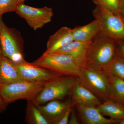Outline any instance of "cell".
<instances>
[{
    "label": "cell",
    "mask_w": 124,
    "mask_h": 124,
    "mask_svg": "<svg viewBox=\"0 0 124 124\" xmlns=\"http://www.w3.org/2000/svg\"><path fill=\"white\" fill-rule=\"evenodd\" d=\"M116 55L115 40L100 31L90 44L85 67L104 71Z\"/></svg>",
    "instance_id": "6da1fadb"
},
{
    "label": "cell",
    "mask_w": 124,
    "mask_h": 124,
    "mask_svg": "<svg viewBox=\"0 0 124 124\" xmlns=\"http://www.w3.org/2000/svg\"><path fill=\"white\" fill-rule=\"evenodd\" d=\"M79 81L78 77L60 75L46 81L40 93L32 101L41 105L54 100H60L71 93L74 85Z\"/></svg>",
    "instance_id": "7a4b0ae2"
},
{
    "label": "cell",
    "mask_w": 124,
    "mask_h": 124,
    "mask_svg": "<svg viewBox=\"0 0 124 124\" xmlns=\"http://www.w3.org/2000/svg\"><path fill=\"white\" fill-rule=\"evenodd\" d=\"M33 64L62 75L78 77L82 67L74 58L58 53H44Z\"/></svg>",
    "instance_id": "3957f363"
},
{
    "label": "cell",
    "mask_w": 124,
    "mask_h": 124,
    "mask_svg": "<svg viewBox=\"0 0 124 124\" xmlns=\"http://www.w3.org/2000/svg\"><path fill=\"white\" fill-rule=\"evenodd\" d=\"M93 15L101 31L115 40L124 41V19L104 5H97Z\"/></svg>",
    "instance_id": "277c9868"
},
{
    "label": "cell",
    "mask_w": 124,
    "mask_h": 124,
    "mask_svg": "<svg viewBox=\"0 0 124 124\" xmlns=\"http://www.w3.org/2000/svg\"><path fill=\"white\" fill-rule=\"evenodd\" d=\"M46 82L22 80L1 84V94L7 104L20 99L32 101L41 91Z\"/></svg>",
    "instance_id": "5b68a950"
},
{
    "label": "cell",
    "mask_w": 124,
    "mask_h": 124,
    "mask_svg": "<svg viewBox=\"0 0 124 124\" xmlns=\"http://www.w3.org/2000/svg\"><path fill=\"white\" fill-rule=\"evenodd\" d=\"M0 46L3 55L14 62L24 60L22 54L23 41L19 31L9 28L0 16Z\"/></svg>",
    "instance_id": "8992f818"
},
{
    "label": "cell",
    "mask_w": 124,
    "mask_h": 124,
    "mask_svg": "<svg viewBox=\"0 0 124 124\" xmlns=\"http://www.w3.org/2000/svg\"><path fill=\"white\" fill-rule=\"evenodd\" d=\"M78 77L80 82L101 101L110 99V80L106 72L82 67Z\"/></svg>",
    "instance_id": "52a82bcc"
},
{
    "label": "cell",
    "mask_w": 124,
    "mask_h": 124,
    "mask_svg": "<svg viewBox=\"0 0 124 124\" xmlns=\"http://www.w3.org/2000/svg\"><path fill=\"white\" fill-rule=\"evenodd\" d=\"M15 12L25 19L34 31L41 28L50 22L53 16L51 8L46 6L35 8L24 4L23 2L18 5Z\"/></svg>",
    "instance_id": "ba28073f"
},
{
    "label": "cell",
    "mask_w": 124,
    "mask_h": 124,
    "mask_svg": "<svg viewBox=\"0 0 124 124\" xmlns=\"http://www.w3.org/2000/svg\"><path fill=\"white\" fill-rule=\"evenodd\" d=\"M19 73L25 80L34 82H46L58 76L62 75L23 60L14 62Z\"/></svg>",
    "instance_id": "9c48e42d"
},
{
    "label": "cell",
    "mask_w": 124,
    "mask_h": 124,
    "mask_svg": "<svg viewBox=\"0 0 124 124\" xmlns=\"http://www.w3.org/2000/svg\"><path fill=\"white\" fill-rule=\"evenodd\" d=\"M72 102L69 99L64 102L53 100L44 106L36 105L49 124H54L62 117Z\"/></svg>",
    "instance_id": "30bf717a"
},
{
    "label": "cell",
    "mask_w": 124,
    "mask_h": 124,
    "mask_svg": "<svg viewBox=\"0 0 124 124\" xmlns=\"http://www.w3.org/2000/svg\"><path fill=\"white\" fill-rule=\"evenodd\" d=\"M71 93L75 105L97 107L102 103L101 101L79 80L73 85Z\"/></svg>",
    "instance_id": "8fae6325"
},
{
    "label": "cell",
    "mask_w": 124,
    "mask_h": 124,
    "mask_svg": "<svg viewBox=\"0 0 124 124\" xmlns=\"http://www.w3.org/2000/svg\"><path fill=\"white\" fill-rule=\"evenodd\" d=\"M76 108L84 124H114L118 123L117 120L104 117L97 107L76 105Z\"/></svg>",
    "instance_id": "7c38bea8"
},
{
    "label": "cell",
    "mask_w": 124,
    "mask_h": 124,
    "mask_svg": "<svg viewBox=\"0 0 124 124\" xmlns=\"http://www.w3.org/2000/svg\"><path fill=\"white\" fill-rule=\"evenodd\" d=\"M72 30L62 27L49 38L45 53H50L59 50L73 41Z\"/></svg>",
    "instance_id": "4fadbf2b"
},
{
    "label": "cell",
    "mask_w": 124,
    "mask_h": 124,
    "mask_svg": "<svg viewBox=\"0 0 124 124\" xmlns=\"http://www.w3.org/2000/svg\"><path fill=\"white\" fill-rule=\"evenodd\" d=\"M91 42H83L73 41L67 45L53 53L69 55L74 58L82 67H85L89 46Z\"/></svg>",
    "instance_id": "5bb4252c"
},
{
    "label": "cell",
    "mask_w": 124,
    "mask_h": 124,
    "mask_svg": "<svg viewBox=\"0 0 124 124\" xmlns=\"http://www.w3.org/2000/svg\"><path fill=\"white\" fill-rule=\"evenodd\" d=\"M25 80L20 75L13 62L0 54V82L1 84Z\"/></svg>",
    "instance_id": "9a60e30c"
},
{
    "label": "cell",
    "mask_w": 124,
    "mask_h": 124,
    "mask_svg": "<svg viewBox=\"0 0 124 124\" xmlns=\"http://www.w3.org/2000/svg\"><path fill=\"white\" fill-rule=\"evenodd\" d=\"M72 30L73 40L83 42H91L101 31L99 23L95 19L86 25L77 26Z\"/></svg>",
    "instance_id": "2e32d148"
},
{
    "label": "cell",
    "mask_w": 124,
    "mask_h": 124,
    "mask_svg": "<svg viewBox=\"0 0 124 124\" xmlns=\"http://www.w3.org/2000/svg\"><path fill=\"white\" fill-rule=\"evenodd\" d=\"M97 107L103 116L117 120L124 119V104L109 99Z\"/></svg>",
    "instance_id": "e0dca14e"
},
{
    "label": "cell",
    "mask_w": 124,
    "mask_h": 124,
    "mask_svg": "<svg viewBox=\"0 0 124 124\" xmlns=\"http://www.w3.org/2000/svg\"><path fill=\"white\" fill-rule=\"evenodd\" d=\"M108 74L110 82V99L124 104V80Z\"/></svg>",
    "instance_id": "ac0fdd59"
},
{
    "label": "cell",
    "mask_w": 124,
    "mask_h": 124,
    "mask_svg": "<svg viewBox=\"0 0 124 124\" xmlns=\"http://www.w3.org/2000/svg\"><path fill=\"white\" fill-rule=\"evenodd\" d=\"M26 122L29 124H49L36 105L28 100L26 109Z\"/></svg>",
    "instance_id": "d6986e66"
},
{
    "label": "cell",
    "mask_w": 124,
    "mask_h": 124,
    "mask_svg": "<svg viewBox=\"0 0 124 124\" xmlns=\"http://www.w3.org/2000/svg\"><path fill=\"white\" fill-rule=\"evenodd\" d=\"M124 80V59L116 55L110 64L104 71Z\"/></svg>",
    "instance_id": "ffe728a7"
},
{
    "label": "cell",
    "mask_w": 124,
    "mask_h": 124,
    "mask_svg": "<svg viewBox=\"0 0 124 124\" xmlns=\"http://www.w3.org/2000/svg\"><path fill=\"white\" fill-rule=\"evenodd\" d=\"M19 4L18 0H0V16L6 13L15 12Z\"/></svg>",
    "instance_id": "44dd1931"
},
{
    "label": "cell",
    "mask_w": 124,
    "mask_h": 124,
    "mask_svg": "<svg viewBox=\"0 0 124 124\" xmlns=\"http://www.w3.org/2000/svg\"><path fill=\"white\" fill-rule=\"evenodd\" d=\"M103 1L105 5L115 13L120 15V0H103Z\"/></svg>",
    "instance_id": "7402d4cb"
},
{
    "label": "cell",
    "mask_w": 124,
    "mask_h": 124,
    "mask_svg": "<svg viewBox=\"0 0 124 124\" xmlns=\"http://www.w3.org/2000/svg\"><path fill=\"white\" fill-rule=\"evenodd\" d=\"M75 104L73 102L69 107L66 112L64 113L62 117L55 122L54 124H68L69 121V118L70 116L71 112L72 110V107L74 106Z\"/></svg>",
    "instance_id": "603a6c76"
},
{
    "label": "cell",
    "mask_w": 124,
    "mask_h": 124,
    "mask_svg": "<svg viewBox=\"0 0 124 124\" xmlns=\"http://www.w3.org/2000/svg\"><path fill=\"white\" fill-rule=\"evenodd\" d=\"M116 54L124 59V41L115 40Z\"/></svg>",
    "instance_id": "cb8c5ba5"
},
{
    "label": "cell",
    "mask_w": 124,
    "mask_h": 124,
    "mask_svg": "<svg viewBox=\"0 0 124 124\" xmlns=\"http://www.w3.org/2000/svg\"><path fill=\"white\" fill-rule=\"evenodd\" d=\"M68 124H79V121L77 117L76 116L74 111L72 110L70 114V119H69Z\"/></svg>",
    "instance_id": "d4e9b609"
},
{
    "label": "cell",
    "mask_w": 124,
    "mask_h": 124,
    "mask_svg": "<svg viewBox=\"0 0 124 124\" xmlns=\"http://www.w3.org/2000/svg\"><path fill=\"white\" fill-rule=\"evenodd\" d=\"M1 84L0 82V114L5 111L6 109L7 104L3 101L1 94Z\"/></svg>",
    "instance_id": "484cf974"
},
{
    "label": "cell",
    "mask_w": 124,
    "mask_h": 124,
    "mask_svg": "<svg viewBox=\"0 0 124 124\" xmlns=\"http://www.w3.org/2000/svg\"><path fill=\"white\" fill-rule=\"evenodd\" d=\"M120 15L124 19V0H121Z\"/></svg>",
    "instance_id": "4316f807"
},
{
    "label": "cell",
    "mask_w": 124,
    "mask_h": 124,
    "mask_svg": "<svg viewBox=\"0 0 124 124\" xmlns=\"http://www.w3.org/2000/svg\"><path fill=\"white\" fill-rule=\"evenodd\" d=\"M92 0L97 5H104L103 0Z\"/></svg>",
    "instance_id": "83f0119b"
},
{
    "label": "cell",
    "mask_w": 124,
    "mask_h": 124,
    "mask_svg": "<svg viewBox=\"0 0 124 124\" xmlns=\"http://www.w3.org/2000/svg\"><path fill=\"white\" fill-rule=\"evenodd\" d=\"M117 124H124V119L119 120H118V123Z\"/></svg>",
    "instance_id": "f1b7e54d"
},
{
    "label": "cell",
    "mask_w": 124,
    "mask_h": 124,
    "mask_svg": "<svg viewBox=\"0 0 124 124\" xmlns=\"http://www.w3.org/2000/svg\"><path fill=\"white\" fill-rule=\"evenodd\" d=\"M24 0H18V1L20 3L23 2Z\"/></svg>",
    "instance_id": "f546056e"
},
{
    "label": "cell",
    "mask_w": 124,
    "mask_h": 124,
    "mask_svg": "<svg viewBox=\"0 0 124 124\" xmlns=\"http://www.w3.org/2000/svg\"><path fill=\"white\" fill-rule=\"evenodd\" d=\"M2 54V53H1V49L0 48V54Z\"/></svg>",
    "instance_id": "4dcf8cb0"
},
{
    "label": "cell",
    "mask_w": 124,
    "mask_h": 124,
    "mask_svg": "<svg viewBox=\"0 0 124 124\" xmlns=\"http://www.w3.org/2000/svg\"><path fill=\"white\" fill-rule=\"evenodd\" d=\"M121 0H120V1Z\"/></svg>",
    "instance_id": "1f68e13d"
}]
</instances>
